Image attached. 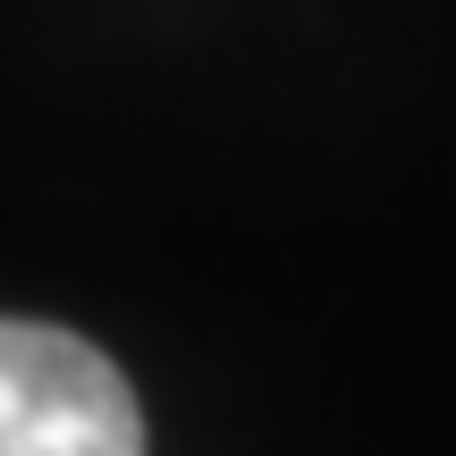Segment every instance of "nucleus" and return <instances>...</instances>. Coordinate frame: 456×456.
I'll return each mask as SVG.
<instances>
[{
	"label": "nucleus",
	"mask_w": 456,
	"mask_h": 456,
	"mask_svg": "<svg viewBox=\"0 0 456 456\" xmlns=\"http://www.w3.org/2000/svg\"><path fill=\"white\" fill-rule=\"evenodd\" d=\"M0 456H144V406L77 330L0 322Z\"/></svg>",
	"instance_id": "1"
}]
</instances>
